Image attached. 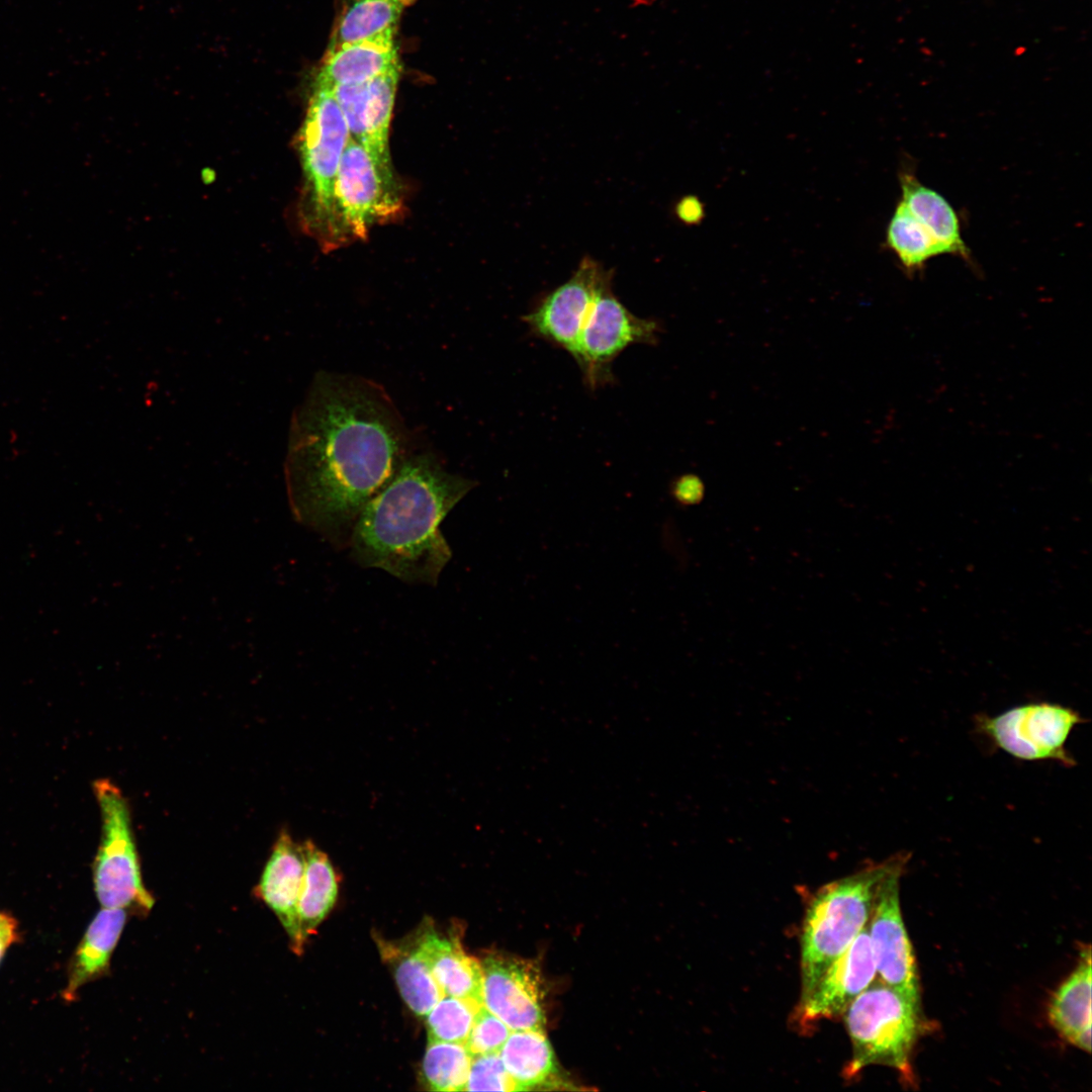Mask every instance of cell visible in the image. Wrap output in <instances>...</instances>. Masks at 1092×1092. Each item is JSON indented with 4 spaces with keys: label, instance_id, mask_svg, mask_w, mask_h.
I'll return each mask as SVG.
<instances>
[{
    "label": "cell",
    "instance_id": "4dcf8cb0",
    "mask_svg": "<svg viewBox=\"0 0 1092 1092\" xmlns=\"http://www.w3.org/2000/svg\"><path fill=\"white\" fill-rule=\"evenodd\" d=\"M676 217L688 225H696L705 218V206L695 195H687L680 198L675 206Z\"/></svg>",
    "mask_w": 1092,
    "mask_h": 1092
},
{
    "label": "cell",
    "instance_id": "9a60e30c",
    "mask_svg": "<svg viewBox=\"0 0 1092 1092\" xmlns=\"http://www.w3.org/2000/svg\"><path fill=\"white\" fill-rule=\"evenodd\" d=\"M304 873L301 844L282 830L265 864L254 894L277 916L291 941V948L301 954L297 904Z\"/></svg>",
    "mask_w": 1092,
    "mask_h": 1092
},
{
    "label": "cell",
    "instance_id": "5bb4252c",
    "mask_svg": "<svg viewBox=\"0 0 1092 1092\" xmlns=\"http://www.w3.org/2000/svg\"><path fill=\"white\" fill-rule=\"evenodd\" d=\"M400 66L363 83L337 86L333 92L350 138L376 158L390 161L388 132Z\"/></svg>",
    "mask_w": 1092,
    "mask_h": 1092
},
{
    "label": "cell",
    "instance_id": "8fae6325",
    "mask_svg": "<svg viewBox=\"0 0 1092 1092\" xmlns=\"http://www.w3.org/2000/svg\"><path fill=\"white\" fill-rule=\"evenodd\" d=\"M613 271L584 257L571 277L543 297L523 321L530 332L566 351L577 363L582 328L601 287Z\"/></svg>",
    "mask_w": 1092,
    "mask_h": 1092
},
{
    "label": "cell",
    "instance_id": "ac0fdd59",
    "mask_svg": "<svg viewBox=\"0 0 1092 1092\" xmlns=\"http://www.w3.org/2000/svg\"><path fill=\"white\" fill-rule=\"evenodd\" d=\"M123 909L102 908L88 926L68 968L62 997L71 1002L85 984L109 971L110 959L127 919Z\"/></svg>",
    "mask_w": 1092,
    "mask_h": 1092
},
{
    "label": "cell",
    "instance_id": "30bf717a",
    "mask_svg": "<svg viewBox=\"0 0 1092 1092\" xmlns=\"http://www.w3.org/2000/svg\"><path fill=\"white\" fill-rule=\"evenodd\" d=\"M909 860L897 864L881 883L868 929L881 981L921 1004L916 960L903 921L899 896L900 879Z\"/></svg>",
    "mask_w": 1092,
    "mask_h": 1092
},
{
    "label": "cell",
    "instance_id": "d6986e66",
    "mask_svg": "<svg viewBox=\"0 0 1092 1092\" xmlns=\"http://www.w3.org/2000/svg\"><path fill=\"white\" fill-rule=\"evenodd\" d=\"M1091 951L1086 947L1077 968L1054 993L1049 1019L1069 1043L1091 1051Z\"/></svg>",
    "mask_w": 1092,
    "mask_h": 1092
},
{
    "label": "cell",
    "instance_id": "f1b7e54d",
    "mask_svg": "<svg viewBox=\"0 0 1092 1092\" xmlns=\"http://www.w3.org/2000/svg\"><path fill=\"white\" fill-rule=\"evenodd\" d=\"M511 1032L504 1021L481 1005L465 1045L472 1057L498 1053Z\"/></svg>",
    "mask_w": 1092,
    "mask_h": 1092
},
{
    "label": "cell",
    "instance_id": "1f68e13d",
    "mask_svg": "<svg viewBox=\"0 0 1092 1092\" xmlns=\"http://www.w3.org/2000/svg\"><path fill=\"white\" fill-rule=\"evenodd\" d=\"M18 938V924L15 918L0 912V962L10 944Z\"/></svg>",
    "mask_w": 1092,
    "mask_h": 1092
},
{
    "label": "cell",
    "instance_id": "6da1fadb",
    "mask_svg": "<svg viewBox=\"0 0 1092 1092\" xmlns=\"http://www.w3.org/2000/svg\"><path fill=\"white\" fill-rule=\"evenodd\" d=\"M414 451L381 384L316 373L291 426L285 477L293 518L335 549L348 548L366 504Z\"/></svg>",
    "mask_w": 1092,
    "mask_h": 1092
},
{
    "label": "cell",
    "instance_id": "52a82bcc",
    "mask_svg": "<svg viewBox=\"0 0 1092 1092\" xmlns=\"http://www.w3.org/2000/svg\"><path fill=\"white\" fill-rule=\"evenodd\" d=\"M335 209L340 229L363 238L377 222L393 218L401 199L390 161H383L349 139L335 183Z\"/></svg>",
    "mask_w": 1092,
    "mask_h": 1092
},
{
    "label": "cell",
    "instance_id": "cb8c5ba5",
    "mask_svg": "<svg viewBox=\"0 0 1092 1092\" xmlns=\"http://www.w3.org/2000/svg\"><path fill=\"white\" fill-rule=\"evenodd\" d=\"M416 0H342L326 52L396 27Z\"/></svg>",
    "mask_w": 1092,
    "mask_h": 1092
},
{
    "label": "cell",
    "instance_id": "44dd1931",
    "mask_svg": "<svg viewBox=\"0 0 1092 1092\" xmlns=\"http://www.w3.org/2000/svg\"><path fill=\"white\" fill-rule=\"evenodd\" d=\"M902 201L910 212L943 245L948 254L970 258L960 229L958 215L949 202L935 190L918 181L912 171L899 174Z\"/></svg>",
    "mask_w": 1092,
    "mask_h": 1092
},
{
    "label": "cell",
    "instance_id": "ba28073f",
    "mask_svg": "<svg viewBox=\"0 0 1092 1092\" xmlns=\"http://www.w3.org/2000/svg\"><path fill=\"white\" fill-rule=\"evenodd\" d=\"M1080 714L1059 704L1033 703L998 716L979 715L977 728L1005 752L1022 760H1057L1075 765L1065 748L1073 728L1083 723Z\"/></svg>",
    "mask_w": 1092,
    "mask_h": 1092
},
{
    "label": "cell",
    "instance_id": "2e32d148",
    "mask_svg": "<svg viewBox=\"0 0 1092 1092\" xmlns=\"http://www.w3.org/2000/svg\"><path fill=\"white\" fill-rule=\"evenodd\" d=\"M396 27L326 52L313 87L333 89L358 84L399 67L395 46Z\"/></svg>",
    "mask_w": 1092,
    "mask_h": 1092
},
{
    "label": "cell",
    "instance_id": "484cf974",
    "mask_svg": "<svg viewBox=\"0 0 1092 1092\" xmlns=\"http://www.w3.org/2000/svg\"><path fill=\"white\" fill-rule=\"evenodd\" d=\"M465 1043L429 1041L422 1077L431 1091H465L472 1061Z\"/></svg>",
    "mask_w": 1092,
    "mask_h": 1092
},
{
    "label": "cell",
    "instance_id": "7a4b0ae2",
    "mask_svg": "<svg viewBox=\"0 0 1092 1092\" xmlns=\"http://www.w3.org/2000/svg\"><path fill=\"white\" fill-rule=\"evenodd\" d=\"M475 486L435 453L414 451L362 510L348 547L352 559L406 583L436 585L452 557L440 524Z\"/></svg>",
    "mask_w": 1092,
    "mask_h": 1092
},
{
    "label": "cell",
    "instance_id": "f546056e",
    "mask_svg": "<svg viewBox=\"0 0 1092 1092\" xmlns=\"http://www.w3.org/2000/svg\"><path fill=\"white\" fill-rule=\"evenodd\" d=\"M670 492L679 505L694 506L703 499L705 486L699 476L684 474L672 481Z\"/></svg>",
    "mask_w": 1092,
    "mask_h": 1092
},
{
    "label": "cell",
    "instance_id": "7402d4cb",
    "mask_svg": "<svg viewBox=\"0 0 1092 1092\" xmlns=\"http://www.w3.org/2000/svg\"><path fill=\"white\" fill-rule=\"evenodd\" d=\"M498 1054L518 1091L549 1083L557 1072L554 1053L543 1029L513 1030Z\"/></svg>",
    "mask_w": 1092,
    "mask_h": 1092
},
{
    "label": "cell",
    "instance_id": "277c9868",
    "mask_svg": "<svg viewBox=\"0 0 1092 1092\" xmlns=\"http://www.w3.org/2000/svg\"><path fill=\"white\" fill-rule=\"evenodd\" d=\"M842 1015L852 1051L843 1072L846 1078L882 1065L897 1071L906 1084H915L911 1060L926 1027L921 1004L879 981L863 990Z\"/></svg>",
    "mask_w": 1092,
    "mask_h": 1092
},
{
    "label": "cell",
    "instance_id": "4fadbf2b",
    "mask_svg": "<svg viewBox=\"0 0 1092 1092\" xmlns=\"http://www.w3.org/2000/svg\"><path fill=\"white\" fill-rule=\"evenodd\" d=\"M877 969L868 924L845 951L823 973L810 994L799 1003V1021L807 1026L844 1013L876 978Z\"/></svg>",
    "mask_w": 1092,
    "mask_h": 1092
},
{
    "label": "cell",
    "instance_id": "4316f807",
    "mask_svg": "<svg viewBox=\"0 0 1092 1092\" xmlns=\"http://www.w3.org/2000/svg\"><path fill=\"white\" fill-rule=\"evenodd\" d=\"M481 1005L473 999L444 995L427 1014L428 1040L465 1043Z\"/></svg>",
    "mask_w": 1092,
    "mask_h": 1092
},
{
    "label": "cell",
    "instance_id": "603a6c76",
    "mask_svg": "<svg viewBox=\"0 0 1092 1092\" xmlns=\"http://www.w3.org/2000/svg\"><path fill=\"white\" fill-rule=\"evenodd\" d=\"M379 948L406 1005L416 1015H427L445 994L414 944L407 946L379 940Z\"/></svg>",
    "mask_w": 1092,
    "mask_h": 1092
},
{
    "label": "cell",
    "instance_id": "d4e9b609",
    "mask_svg": "<svg viewBox=\"0 0 1092 1092\" xmlns=\"http://www.w3.org/2000/svg\"><path fill=\"white\" fill-rule=\"evenodd\" d=\"M886 243L909 273L921 270L932 257L948 254L902 200L888 224Z\"/></svg>",
    "mask_w": 1092,
    "mask_h": 1092
},
{
    "label": "cell",
    "instance_id": "8992f818",
    "mask_svg": "<svg viewBox=\"0 0 1092 1092\" xmlns=\"http://www.w3.org/2000/svg\"><path fill=\"white\" fill-rule=\"evenodd\" d=\"M349 139L346 120L333 92L313 87L298 146L305 181V219L310 228L328 236L339 233L334 192Z\"/></svg>",
    "mask_w": 1092,
    "mask_h": 1092
},
{
    "label": "cell",
    "instance_id": "5b68a950",
    "mask_svg": "<svg viewBox=\"0 0 1092 1092\" xmlns=\"http://www.w3.org/2000/svg\"><path fill=\"white\" fill-rule=\"evenodd\" d=\"M102 831L93 861V885L103 908L123 909L146 916L155 899L143 883L139 854L131 829L128 802L108 779L93 783Z\"/></svg>",
    "mask_w": 1092,
    "mask_h": 1092
},
{
    "label": "cell",
    "instance_id": "e0dca14e",
    "mask_svg": "<svg viewBox=\"0 0 1092 1092\" xmlns=\"http://www.w3.org/2000/svg\"><path fill=\"white\" fill-rule=\"evenodd\" d=\"M414 946L445 995L482 1004L481 964L464 952L456 937H446L428 925L419 932Z\"/></svg>",
    "mask_w": 1092,
    "mask_h": 1092
},
{
    "label": "cell",
    "instance_id": "7c38bea8",
    "mask_svg": "<svg viewBox=\"0 0 1092 1092\" xmlns=\"http://www.w3.org/2000/svg\"><path fill=\"white\" fill-rule=\"evenodd\" d=\"M482 1006L512 1030L543 1029V986L532 962L490 953L482 961Z\"/></svg>",
    "mask_w": 1092,
    "mask_h": 1092
},
{
    "label": "cell",
    "instance_id": "83f0119b",
    "mask_svg": "<svg viewBox=\"0 0 1092 1092\" xmlns=\"http://www.w3.org/2000/svg\"><path fill=\"white\" fill-rule=\"evenodd\" d=\"M498 1053L474 1056L465 1091H517Z\"/></svg>",
    "mask_w": 1092,
    "mask_h": 1092
},
{
    "label": "cell",
    "instance_id": "ffe728a7",
    "mask_svg": "<svg viewBox=\"0 0 1092 1092\" xmlns=\"http://www.w3.org/2000/svg\"><path fill=\"white\" fill-rule=\"evenodd\" d=\"M304 873L297 904L302 945L332 910L339 892V877L326 852L312 841L301 843Z\"/></svg>",
    "mask_w": 1092,
    "mask_h": 1092
},
{
    "label": "cell",
    "instance_id": "9c48e42d",
    "mask_svg": "<svg viewBox=\"0 0 1092 1092\" xmlns=\"http://www.w3.org/2000/svg\"><path fill=\"white\" fill-rule=\"evenodd\" d=\"M661 325L633 314L613 292V278L598 292L585 318L577 365L593 389L613 379L611 364L629 346L655 345Z\"/></svg>",
    "mask_w": 1092,
    "mask_h": 1092
},
{
    "label": "cell",
    "instance_id": "3957f363",
    "mask_svg": "<svg viewBox=\"0 0 1092 1092\" xmlns=\"http://www.w3.org/2000/svg\"><path fill=\"white\" fill-rule=\"evenodd\" d=\"M910 856L907 851L897 852L883 861L829 882L813 894L805 912L800 937V1002L867 926L885 877Z\"/></svg>",
    "mask_w": 1092,
    "mask_h": 1092
}]
</instances>
